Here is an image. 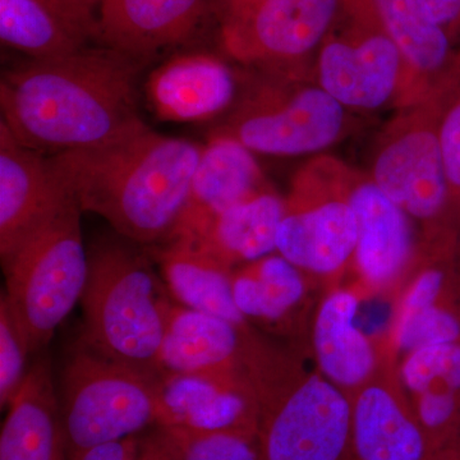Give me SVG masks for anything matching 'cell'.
I'll return each mask as SVG.
<instances>
[{
	"instance_id": "6da1fadb",
	"label": "cell",
	"mask_w": 460,
	"mask_h": 460,
	"mask_svg": "<svg viewBox=\"0 0 460 460\" xmlns=\"http://www.w3.org/2000/svg\"><path fill=\"white\" fill-rule=\"evenodd\" d=\"M141 63L111 48L33 59L3 72L2 123L23 146L54 154L105 144L146 126Z\"/></svg>"
},
{
	"instance_id": "7a4b0ae2",
	"label": "cell",
	"mask_w": 460,
	"mask_h": 460,
	"mask_svg": "<svg viewBox=\"0 0 460 460\" xmlns=\"http://www.w3.org/2000/svg\"><path fill=\"white\" fill-rule=\"evenodd\" d=\"M204 146L144 126L98 146L48 157L81 210L136 243L164 242L180 219Z\"/></svg>"
},
{
	"instance_id": "3957f363",
	"label": "cell",
	"mask_w": 460,
	"mask_h": 460,
	"mask_svg": "<svg viewBox=\"0 0 460 460\" xmlns=\"http://www.w3.org/2000/svg\"><path fill=\"white\" fill-rule=\"evenodd\" d=\"M168 293L144 253L122 242L93 246L81 296V337L113 361L160 383L166 375L162 347Z\"/></svg>"
},
{
	"instance_id": "277c9868",
	"label": "cell",
	"mask_w": 460,
	"mask_h": 460,
	"mask_svg": "<svg viewBox=\"0 0 460 460\" xmlns=\"http://www.w3.org/2000/svg\"><path fill=\"white\" fill-rule=\"evenodd\" d=\"M247 376L259 404L262 460H352L349 393L323 375L281 381L277 365L256 347Z\"/></svg>"
},
{
	"instance_id": "5b68a950",
	"label": "cell",
	"mask_w": 460,
	"mask_h": 460,
	"mask_svg": "<svg viewBox=\"0 0 460 460\" xmlns=\"http://www.w3.org/2000/svg\"><path fill=\"white\" fill-rule=\"evenodd\" d=\"M74 198L3 262L2 295L29 345L47 347L62 321L81 301L89 277V253Z\"/></svg>"
},
{
	"instance_id": "8992f818",
	"label": "cell",
	"mask_w": 460,
	"mask_h": 460,
	"mask_svg": "<svg viewBox=\"0 0 460 460\" xmlns=\"http://www.w3.org/2000/svg\"><path fill=\"white\" fill-rule=\"evenodd\" d=\"M60 389L68 459L159 420V383L113 361L83 337L69 350Z\"/></svg>"
},
{
	"instance_id": "52a82bcc",
	"label": "cell",
	"mask_w": 460,
	"mask_h": 460,
	"mask_svg": "<svg viewBox=\"0 0 460 460\" xmlns=\"http://www.w3.org/2000/svg\"><path fill=\"white\" fill-rule=\"evenodd\" d=\"M438 86L413 104L398 108L378 140L371 178L429 234L458 228L440 140Z\"/></svg>"
},
{
	"instance_id": "ba28073f",
	"label": "cell",
	"mask_w": 460,
	"mask_h": 460,
	"mask_svg": "<svg viewBox=\"0 0 460 460\" xmlns=\"http://www.w3.org/2000/svg\"><path fill=\"white\" fill-rule=\"evenodd\" d=\"M344 123L345 108L319 84L266 72L211 136L234 138L255 153L296 156L325 150L341 137Z\"/></svg>"
},
{
	"instance_id": "9c48e42d",
	"label": "cell",
	"mask_w": 460,
	"mask_h": 460,
	"mask_svg": "<svg viewBox=\"0 0 460 460\" xmlns=\"http://www.w3.org/2000/svg\"><path fill=\"white\" fill-rule=\"evenodd\" d=\"M358 224L335 172V157L302 166L286 199L277 252L299 270L332 275L353 261Z\"/></svg>"
},
{
	"instance_id": "30bf717a",
	"label": "cell",
	"mask_w": 460,
	"mask_h": 460,
	"mask_svg": "<svg viewBox=\"0 0 460 460\" xmlns=\"http://www.w3.org/2000/svg\"><path fill=\"white\" fill-rule=\"evenodd\" d=\"M407 66L395 42L370 17L345 7L317 56V84L344 108L401 104Z\"/></svg>"
},
{
	"instance_id": "8fae6325",
	"label": "cell",
	"mask_w": 460,
	"mask_h": 460,
	"mask_svg": "<svg viewBox=\"0 0 460 460\" xmlns=\"http://www.w3.org/2000/svg\"><path fill=\"white\" fill-rule=\"evenodd\" d=\"M344 9V0H263L222 25L230 57L270 74L296 75L319 49Z\"/></svg>"
},
{
	"instance_id": "7c38bea8",
	"label": "cell",
	"mask_w": 460,
	"mask_h": 460,
	"mask_svg": "<svg viewBox=\"0 0 460 460\" xmlns=\"http://www.w3.org/2000/svg\"><path fill=\"white\" fill-rule=\"evenodd\" d=\"M335 172L358 224L353 261L363 280L385 287L401 277L413 255L411 217L378 189L370 174L335 157Z\"/></svg>"
},
{
	"instance_id": "4fadbf2b",
	"label": "cell",
	"mask_w": 460,
	"mask_h": 460,
	"mask_svg": "<svg viewBox=\"0 0 460 460\" xmlns=\"http://www.w3.org/2000/svg\"><path fill=\"white\" fill-rule=\"evenodd\" d=\"M72 196L51 172L48 159L23 146L0 122V257L2 263Z\"/></svg>"
},
{
	"instance_id": "5bb4252c",
	"label": "cell",
	"mask_w": 460,
	"mask_h": 460,
	"mask_svg": "<svg viewBox=\"0 0 460 460\" xmlns=\"http://www.w3.org/2000/svg\"><path fill=\"white\" fill-rule=\"evenodd\" d=\"M246 332L229 321L171 301L162 347L165 374L199 375L250 385Z\"/></svg>"
},
{
	"instance_id": "9a60e30c",
	"label": "cell",
	"mask_w": 460,
	"mask_h": 460,
	"mask_svg": "<svg viewBox=\"0 0 460 460\" xmlns=\"http://www.w3.org/2000/svg\"><path fill=\"white\" fill-rule=\"evenodd\" d=\"M349 394L352 460H435L431 440L394 384L374 375Z\"/></svg>"
},
{
	"instance_id": "2e32d148",
	"label": "cell",
	"mask_w": 460,
	"mask_h": 460,
	"mask_svg": "<svg viewBox=\"0 0 460 460\" xmlns=\"http://www.w3.org/2000/svg\"><path fill=\"white\" fill-rule=\"evenodd\" d=\"M344 5L375 21L401 51L407 77L398 108L425 98L447 72L456 50L425 0H344Z\"/></svg>"
},
{
	"instance_id": "e0dca14e",
	"label": "cell",
	"mask_w": 460,
	"mask_h": 460,
	"mask_svg": "<svg viewBox=\"0 0 460 460\" xmlns=\"http://www.w3.org/2000/svg\"><path fill=\"white\" fill-rule=\"evenodd\" d=\"M265 187L252 151L234 138L210 136L190 181L186 205L165 241L198 237L217 215Z\"/></svg>"
},
{
	"instance_id": "ac0fdd59",
	"label": "cell",
	"mask_w": 460,
	"mask_h": 460,
	"mask_svg": "<svg viewBox=\"0 0 460 460\" xmlns=\"http://www.w3.org/2000/svg\"><path fill=\"white\" fill-rule=\"evenodd\" d=\"M160 428L241 432L259 438V404L248 384L166 374L159 383Z\"/></svg>"
},
{
	"instance_id": "d6986e66",
	"label": "cell",
	"mask_w": 460,
	"mask_h": 460,
	"mask_svg": "<svg viewBox=\"0 0 460 460\" xmlns=\"http://www.w3.org/2000/svg\"><path fill=\"white\" fill-rule=\"evenodd\" d=\"M210 0H102L99 40L144 62L189 40Z\"/></svg>"
},
{
	"instance_id": "ffe728a7",
	"label": "cell",
	"mask_w": 460,
	"mask_h": 460,
	"mask_svg": "<svg viewBox=\"0 0 460 460\" xmlns=\"http://www.w3.org/2000/svg\"><path fill=\"white\" fill-rule=\"evenodd\" d=\"M148 102L157 118L169 122H202L232 104L234 77L219 58L187 54L169 60L151 74Z\"/></svg>"
},
{
	"instance_id": "44dd1931",
	"label": "cell",
	"mask_w": 460,
	"mask_h": 460,
	"mask_svg": "<svg viewBox=\"0 0 460 460\" xmlns=\"http://www.w3.org/2000/svg\"><path fill=\"white\" fill-rule=\"evenodd\" d=\"M0 460H69L59 401L47 357L39 359L8 407Z\"/></svg>"
},
{
	"instance_id": "7402d4cb",
	"label": "cell",
	"mask_w": 460,
	"mask_h": 460,
	"mask_svg": "<svg viewBox=\"0 0 460 460\" xmlns=\"http://www.w3.org/2000/svg\"><path fill=\"white\" fill-rule=\"evenodd\" d=\"M169 295L177 304L246 329V317L233 296L229 266L186 239L165 241L151 251Z\"/></svg>"
},
{
	"instance_id": "603a6c76",
	"label": "cell",
	"mask_w": 460,
	"mask_h": 460,
	"mask_svg": "<svg viewBox=\"0 0 460 460\" xmlns=\"http://www.w3.org/2000/svg\"><path fill=\"white\" fill-rule=\"evenodd\" d=\"M358 296L350 290L330 293L314 325V350L326 378L341 389L356 390L370 380L377 368L376 353L356 325Z\"/></svg>"
},
{
	"instance_id": "cb8c5ba5",
	"label": "cell",
	"mask_w": 460,
	"mask_h": 460,
	"mask_svg": "<svg viewBox=\"0 0 460 460\" xmlns=\"http://www.w3.org/2000/svg\"><path fill=\"white\" fill-rule=\"evenodd\" d=\"M286 199L268 186L217 215L190 242L232 268L277 252V235ZM189 241V239H186Z\"/></svg>"
},
{
	"instance_id": "d4e9b609",
	"label": "cell",
	"mask_w": 460,
	"mask_h": 460,
	"mask_svg": "<svg viewBox=\"0 0 460 460\" xmlns=\"http://www.w3.org/2000/svg\"><path fill=\"white\" fill-rule=\"evenodd\" d=\"M0 39L33 59H49L84 49L93 38L39 0H0Z\"/></svg>"
},
{
	"instance_id": "484cf974",
	"label": "cell",
	"mask_w": 460,
	"mask_h": 460,
	"mask_svg": "<svg viewBox=\"0 0 460 460\" xmlns=\"http://www.w3.org/2000/svg\"><path fill=\"white\" fill-rule=\"evenodd\" d=\"M233 296L246 319L283 320L305 293L304 271L279 252L247 263L233 272Z\"/></svg>"
},
{
	"instance_id": "4316f807",
	"label": "cell",
	"mask_w": 460,
	"mask_h": 460,
	"mask_svg": "<svg viewBox=\"0 0 460 460\" xmlns=\"http://www.w3.org/2000/svg\"><path fill=\"white\" fill-rule=\"evenodd\" d=\"M394 341L407 354L429 345L460 343V302L398 313Z\"/></svg>"
},
{
	"instance_id": "83f0119b",
	"label": "cell",
	"mask_w": 460,
	"mask_h": 460,
	"mask_svg": "<svg viewBox=\"0 0 460 460\" xmlns=\"http://www.w3.org/2000/svg\"><path fill=\"white\" fill-rule=\"evenodd\" d=\"M440 93V140L454 213L460 210V47L438 83Z\"/></svg>"
},
{
	"instance_id": "f1b7e54d",
	"label": "cell",
	"mask_w": 460,
	"mask_h": 460,
	"mask_svg": "<svg viewBox=\"0 0 460 460\" xmlns=\"http://www.w3.org/2000/svg\"><path fill=\"white\" fill-rule=\"evenodd\" d=\"M163 429L171 434L183 460H262L256 436L230 431Z\"/></svg>"
},
{
	"instance_id": "f546056e",
	"label": "cell",
	"mask_w": 460,
	"mask_h": 460,
	"mask_svg": "<svg viewBox=\"0 0 460 460\" xmlns=\"http://www.w3.org/2000/svg\"><path fill=\"white\" fill-rule=\"evenodd\" d=\"M401 376L411 395L440 381L460 387V343L429 345L408 353Z\"/></svg>"
},
{
	"instance_id": "4dcf8cb0",
	"label": "cell",
	"mask_w": 460,
	"mask_h": 460,
	"mask_svg": "<svg viewBox=\"0 0 460 460\" xmlns=\"http://www.w3.org/2000/svg\"><path fill=\"white\" fill-rule=\"evenodd\" d=\"M29 345L20 325L9 310L5 296H0V407L8 408L25 383Z\"/></svg>"
},
{
	"instance_id": "1f68e13d",
	"label": "cell",
	"mask_w": 460,
	"mask_h": 460,
	"mask_svg": "<svg viewBox=\"0 0 460 460\" xmlns=\"http://www.w3.org/2000/svg\"><path fill=\"white\" fill-rule=\"evenodd\" d=\"M69 22L80 27L91 38L99 39V17L95 16L96 0H39Z\"/></svg>"
},
{
	"instance_id": "d6a6232c",
	"label": "cell",
	"mask_w": 460,
	"mask_h": 460,
	"mask_svg": "<svg viewBox=\"0 0 460 460\" xmlns=\"http://www.w3.org/2000/svg\"><path fill=\"white\" fill-rule=\"evenodd\" d=\"M140 440L136 436L98 445L69 460H137Z\"/></svg>"
},
{
	"instance_id": "836d02e7",
	"label": "cell",
	"mask_w": 460,
	"mask_h": 460,
	"mask_svg": "<svg viewBox=\"0 0 460 460\" xmlns=\"http://www.w3.org/2000/svg\"><path fill=\"white\" fill-rule=\"evenodd\" d=\"M429 13L456 48L460 47V0H425Z\"/></svg>"
},
{
	"instance_id": "e575fe53",
	"label": "cell",
	"mask_w": 460,
	"mask_h": 460,
	"mask_svg": "<svg viewBox=\"0 0 460 460\" xmlns=\"http://www.w3.org/2000/svg\"><path fill=\"white\" fill-rule=\"evenodd\" d=\"M137 460H183V458L171 434L157 426L156 431L140 441Z\"/></svg>"
},
{
	"instance_id": "d590c367",
	"label": "cell",
	"mask_w": 460,
	"mask_h": 460,
	"mask_svg": "<svg viewBox=\"0 0 460 460\" xmlns=\"http://www.w3.org/2000/svg\"><path fill=\"white\" fill-rule=\"evenodd\" d=\"M263 0H211L220 23L229 22L259 5Z\"/></svg>"
},
{
	"instance_id": "8d00e7d4",
	"label": "cell",
	"mask_w": 460,
	"mask_h": 460,
	"mask_svg": "<svg viewBox=\"0 0 460 460\" xmlns=\"http://www.w3.org/2000/svg\"><path fill=\"white\" fill-rule=\"evenodd\" d=\"M435 460H460V429L452 443L441 450Z\"/></svg>"
},
{
	"instance_id": "74e56055",
	"label": "cell",
	"mask_w": 460,
	"mask_h": 460,
	"mask_svg": "<svg viewBox=\"0 0 460 460\" xmlns=\"http://www.w3.org/2000/svg\"><path fill=\"white\" fill-rule=\"evenodd\" d=\"M458 238H459V244H460V210L458 215Z\"/></svg>"
}]
</instances>
